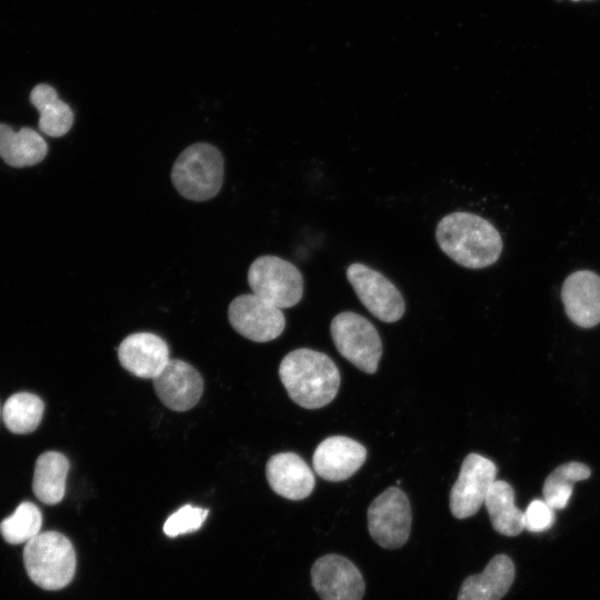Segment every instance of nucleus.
I'll list each match as a JSON object with an SVG mask.
<instances>
[{"mask_svg": "<svg viewBox=\"0 0 600 600\" xmlns=\"http://www.w3.org/2000/svg\"><path fill=\"white\" fill-rule=\"evenodd\" d=\"M224 174L223 157L210 143L198 142L187 147L177 158L171 180L178 192L192 201H206L220 190Z\"/></svg>", "mask_w": 600, "mask_h": 600, "instance_id": "4", "label": "nucleus"}, {"mask_svg": "<svg viewBox=\"0 0 600 600\" xmlns=\"http://www.w3.org/2000/svg\"><path fill=\"white\" fill-rule=\"evenodd\" d=\"M347 279L360 302L383 322H396L404 313L406 304L398 288L382 273L363 264L352 263Z\"/></svg>", "mask_w": 600, "mask_h": 600, "instance_id": "8", "label": "nucleus"}, {"mask_svg": "<svg viewBox=\"0 0 600 600\" xmlns=\"http://www.w3.org/2000/svg\"><path fill=\"white\" fill-rule=\"evenodd\" d=\"M43 401L30 392H18L8 398L2 409L7 428L17 434L34 431L43 416Z\"/></svg>", "mask_w": 600, "mask_h": 600, "instance_id": "22", "label": "nucleus"}, {"mask_svg": "<svg viewBox=\"0 0 600 600\" xmlns=\"http://www.w3.org/2000/svg\"><path fill=\"white\" fill-rule=\"evenodd\" d=\"M591 471L588 466L578 461L566 462L557 467L544 480L543 500L553 509H564L572 494L573 483L586 480Z\"/></svg>", "mask_w": 600, "mask_h": 600, "instance_id": "23", "label": "nucleus"}, {"mask_svg": "<svg viewBox=\"0 0 600 600\" xmlns=\"http://www.w3.org/2000/svg\"><path fill=\"white\" fill-rule=\"evenodd\" d=\"M228 319L238 333L256 342L278 338L286 326L281 309L253 293L234 298L228 308Z\"/></svg>", "mask_w": 600, "mask_h": 600, "instance_id": "10", "label": "nucleus"}, {"mask_svg": "<svg viewBox=\"0 0 600 600\" xmlns=\"http://www.w3.org/2000/svg\"><path fill=\"white\" fill-rule=\"evenodd\" d=\"M368 530L384 549L402 547L411 531V507L407 494L397 487L380 493L368 508Z\"/></svg>", "mask_w": 600, "mask_h": 600, "instance_id": "7", "label": "nucleus"}, {"mask_svg": "<svg viewBox=\"0 0 600 600\" xmlns=\"http://www.w3.org/2000/svg\"><path fill=\"white\" fill-rule=\"evenodd\" d=\"M496 476L497 467L490 459L469 453L450 491L449 506L452 516L466 519L476 514L484 503Z\"/></svg>", "mask_w": 600, "mask_h": 600, "instance_id": "9", "label": "nucleus"}, {"mask_svg": "<svg viewBox=\"0 0 600 600\" xmlns=\"http://www.w3.org/2000/svg\"><path fill=\"white\" fill-rule=\"evenodd\" d=\"M207 516V509L186 504L167 519L163 531L168 537L193 532L202 526Z\"/></svg>", "mask_w": 600, "mask_h": 600, "instance_id": "25", "label": "nucleus"}, {"mask_svg": "<svg viewBox=\"0 0 600 600\" xmlns=\"http://www.w3.org/2000/svg\"><path fill=\"white\" fill-rule=\"evenodd\" d=\"M436 239L449 258L469 269L489 267L502 252L499 231L471 212L454 211L444 216L437 224Z\"/></svg>", "mask_w": 600, "mask_h": 600, "instance_id": "1", "label": "nucleus"}, {"mask_svg": "<svg viewBox=\"0 0 600 600\" xmlns=\"http://www.w3.org/2000/svg\"><path fill=\"white\" fill-rule=\"evenodd\" d=\"M120 364L142 379L157 377L170 360L166 341L151 332H136L126 337L119 348Z\"/></svg>", "mask_w": 600, "mask_h": 600, "instance_id": "15", "label": "nucleus"}, {"mask_svg": "<svg viewBox=\"0 0 600 600\" xmlns=\"http://www.w3.org/2000/svg\"><path fill=\"white\" fill-rule=\"evenodd\" d=\"M248 283L253 294L280 309L296 306L303 294L299 269L277 256L257 258L248 270Z\"/></svg>", "mask_w": 600, "mask_h": 600, "instance_id": "5", "label": "nucleus"}, {"mask_svg": "<svg viewBox=\"0 0 600 600\" xmlns=\"http://www.w3.org/2000/svg\"><path fill=\"white\" fill-rule=\"evenodd\" d=\"M561 299L570 320L591 328L600 322V276L590 270L571 273L563 282Z\"/></svg>", "mask_w": 600, "mask_h": 600, "instance_id": "14", "label": "nucleus"}, {"mask_svg": "<svg viewBox=\"0 0 600 600\" xmlns=\"http://www.w3.org/2000/svg\"><path fill=\"white\" fill-rule=\"evenodd\" d=\"M573 1H579V0H573Z\"/></svg>", "mask_w": 600, "mask_h": 600, "instance_id": "27", "label": "nucleus"}, {"mask_svg": "<svg viewBox=\"0 0 600 600\" xmlns=\"http://www.w3.org/2000/svg\"><path fill=\"white\" fill-rule=\"evenodd\" d=\"M152 383L160 401L179 412L193 408L203 392L201 374L190 363L179 359H170Z\"/></svg>", "mask_w": 600, "mask_h": 600, "instance_id": "12", "label": "nucleus"}, {"mask_svg": "<svg viewBox=\"0 0 600 600\" xmlns=\"http://www.w3.org/2000/svg\"><path fill=\"white\" fill-rule=\"evenodd\" d=\"M514 564L506 554L494 556L479 574L462 582L458 600H500L514 579Z\"/></svg>", "mask_w": 600, "mask_h": 600, "instance_id": "17", "label": "nucleus"}, {"mask_svg": "<svg viewBox=\"0 0 600 600\" xmlns=\"http://www.w3.org/2000/svg\"><path fill=\"white\" fill-rule=\"evenodd\" d=\"M42 514L40 509L29 501L21 502L14 512L0 523L2 538L11 544L27 543L40 533Z\"/></svg>", "mask_w": 600, "mask_h": 600, "instance_id": "24", "label": "nucleus"}, {"mask_svg": "<svg viewBox=\"0 0 600 600\" xmlns=\"http://www.w3.org/2000/svg\"><path fill=\"white\" fill-rule=\"evenodd\" d=\"M553 511L544 500H532L523 511L524 529L531 532L548 530L554 522Z\"/></svg>", "mask_w": 600, "mask_h": 600, "instance_id": "26", "label": "nucleus"}, {"mask_svg": "<svg viewBox=\"0 0 600 600\" xmlns=\"http://www.w3.org/2000/svg\"><path fill=\"white\" fill-rule=\"evenodd\" d=\"M30 101L40 113L39 128L50 137H61L69 132L74 116L71 108L63 102L49 84L36 86L30 93Z\"/></svg>", "mask_w": 600, "mask_h": 600, "instance_id": "21", "label": "nucleus"}, {"mask_svg": "<svg viewBox=\"0 0 600 600\" xmlns=\"http://www.w3.org/2000/svg\"><path fill=\"white\" fill-rule=\"evenodd\" d=\"M47 152V142L33 129L14 131L0 123V157L7 164L14 168L34 166L44 159Z\"/></svg>", "mask_w": 600, "mask_h": 600, "instance_id": "18", "label": "nucleus"}, {"mask_svg": "<svg viewBox=\"0 0 600 600\" xmlns=\"http://www.w3.org/2000/svg\"><path fill=\"white\" fill-rule=\"evenodd\" d=\"M367 458L366 448L344 436H332L316 448L312 463L316 473L327 481H343L354 474Z\"/></svg>", "mask_w": 600, "mask_h": 600, "instance_id": "13", "label": "nucleus"}, {"mask_svg": "<svg viewBox=\"0 0 600 600\" xmlns=\"http://www.w3.org/2000/svg\"><path fill=\"white\" fill-rule=\"evenodd\" d=\"M29 578L46 590L68 586L76 572V552L70 540L60 532H40L23 549Z\"/></svg>", "mask_w": 600, "mask_h": 600, "instance_id": "3", "label": "nucleus"}, {"mask_svg": "<svg viewBox=\"0 0 600 600\" xmlns=\"http://www.w3.org/2000/svg\"><path fill=\"white\" fill-rule=\"evenodd\" d=\"M492 528L500 534L516 537L524 530L523 511L514 504V491L503 480H496L484 499Z\"/></svg>", "mask_w": 600, "mask_h": 600, "instance_id": "20", "label": "nucleus"}, {"mask_svg": "<svg viewBox=\"0 0 600 600\" xmlns=\"http://www.w3.org/2000/svg\"><path fill=\"white\" fill-rule=\"evenodd\" d=\"M311 583L321 600H361L364 594L359 569L334 553L322 556L313 563Z\"/></svg>", "mask_w": 600, "mask_h": 600, "instance_id": "11", "label": "nucleus"}, {"mask_svg": "<svg viewBox=\"0 0 600 600\" xmlns=\"http://www.w3.org/2000/svg\"><path fill=\"white\" fill-rule=\"evenodd\" d=\"M279 377L289 397L306 409L327 406L340 387V372L331 358L307 348L293 350L282 359Z\"/></svg>", "mask_w": 600, "mask_h": 600, "instance_id": "2", "label": "nucleus"}, {"mask_svg": "<svg viewBox=\"0 0 600 600\" xmlns=\"http://www.w3.org/2000/svg\"><path fill=\"white\" fill-rule=\"evenodd\" d=\"M68 471L69 460L64 454L58 451L40 454L32 478L34 496L46 504L59 503L64 497Z\"/></svg>", "mask_w": 600, "mask_h": 600, "instance_id": "19", "label": "nucleus"}, {"mask_svg": "<svg viewBox=\"0 0 600 600\" xmlns=\"http://www.w3.org/2000/svg\"><path fill=\"white\" fill-rule=\"evenodd\" d=\"M270 488L289 500H302L314 489V474L297 453L280 452L270 457L266 466Z\"/></svg>", "mask_w": 600, "mask_h": 600, "instance_id": "16", "label": "nucleus"}, {"mask_svg": "<svg viewBox=\"0 0 600 600\" xmlns=\"http://www.w3.org/2000/svg\"><path fill=\"white\" fill-rule=\"evenodd\" d=\"M331 338L339 353L366 373H374L382 354V344L374 326L364 317L344 311L330 326Z\"/></svg>", "mask_w": 600, "mask_h": 600, "instance_id": "6", "label": "nucleus"}]
</instances>
